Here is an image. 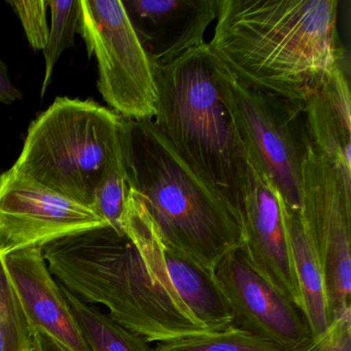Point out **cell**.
<instances>
[{
    "mask_svg": "<svg viewBox=\"0 0 351 351\" xmlns=\"http://www.w3.org/2000/svg\"><path fill=\"white\" fill-rule=\"evenodd\" d=\"M57 281L147 342L209 332L184 305L166 273L161 239L141 199L130 189L123 233L110 225L85 230L42 248Z\"/></svg>",
    "mask_w": 351,
    "mask_h": 351,
    "instance_id": "6da1fadb",
    "label": "cell"
},
{
    "mask_svg": "<svg viewBox=\"0 0 351 351\" xmlns=\"http://www.w3.org/2000/svg\"><path fill=\"white\" fill-rule=\"evenodd\" d=\"M338 0H217L213 56L247 87L305 104L339 69Z\"/></svg>",
    "mask_w": 351,
    "mask_h": 351,
    "instance_id": "7a4b0ae2",
    "label": "cell"
},
{
    "mask_svg": "<svg viewBox=\"0 0 351 351\" xmlns=\"http://www.w3.org/2000/svg\"><path fill=\"white\" fill-rule=\"evenodd\" d=\"M129 188L149 211L164 243L203 266H215L243 244L239 217L160 134L153 120L123 124Z\"/></svg>",
    "mask_w": 351,
    "mask_h": 351,
    "instance_id": "3957f363",
    "label": "cell"
},
{
    "mask_svg": "<svg viewBox=\"0 0 351 351\" xmlns=\"http://www.w3.org/2000/svg\"><path fill=\"white\" fill-rule=\"evenodd\" d=\"M153 69L158 93L154 125L241 221L247 156L221 98L208 44Z\"/></svg>",
    "mask_w": 351,
    "mask_h": 351,
    "instance_id": "277c9868",
    "label": "cell"
},
{
    "mask_svg": "<svg viewBox=\"0 0 351 351\" xmlns=\"http://www.w3.org/2000/svg\"><path fill=\"white\" fill-rule=\"evenodd\" d=\"M123 124L124 118L94 100L57 97L30 124L12 168L92 208L106 166L122 152Z\"/></svg>",
    "mask_w": 351,
    "mask_h": 351,
    "instance_id": "5b68a950",
    "label": "cell"
},
{
    "mask_svg": "<svg viewBox=\"0 0 351 351\" xmlns=\"http://www.w3.org/2000/svg\"><path fill=\"white\" fill-rule=\"evenodd\" d=\"M215 75L247 161L268 176L287 207L300 210L302 166L311 147L305 104L247 87L215 57Z\"/></svg>",
    "mask_w": 351,
    "mask_h": 351,
    "instance_id": "8992f818",
    "label": "cell"
},
{
    "mask_svg": "<svg viewBox=\"0 0 351 351\" xmlns=\"http://www.w3.org/2000/svg\"><path fill=\"white\" fill-rule=\"evenodd\" d=\"M79 34L98 65L104 101L126 120H153L158 93L153 64L121 0H80Z\"/></svg>",
    "mask_w": 351,
    "mask_h": 351,
    "instance_id": "52a82bcc",
    "label": "cell"
},
{
    "mask_svg": "<svg viewBox=\"0 0 351 351\" xmlns=\"http://www.w3.org/2000/svg\"><path fill=\"white\" fill-rule=\"evenodd\" d=\"M300 215L322 265L332 322L351 312V186L312 147L302 166Z\"/></svg>",
    "mask_w": 351,
    "mask_h": 351,
    "instance_id": "ba28073f",
    "label": "cell"
},
{
    "mask_svg": "<svg viewBox=\"0 0 351 351\" xmlns=\"http://www.w3.org/2000/svg\"><path fill=\"white\" fill-rule=\"evenodd\" d=\"M108 223L91 207L57 194L11 168L0 176V256Z\"/></svg>",
    "mask_w": 351,
    "mask_h": 351,
    "instance_id": "9c48e42d",
    "label": "cell"
},
{
    "mask_svg": "<svg viewBox=\"0 0 351 351\" xmlns=\"http://www.w3.org/2000/svg\"><path fill=\"white\" fill-rule=\"evenodd\" d=\"M213 272L231 308L234 326L289 351L301 350L313 338L303 313L261 276L241 247L227 254Z\"/></svg>",
    "mask_w": 351,
    "mask_h": 351,
    "instance_id": "30bf717a",
    "label": "cell"
},
{
    "mask_svg": "<svg viewBox=\"0 0 351 351\" xmlns=\"http://www.w3.org/2000/svg\"><path fill=\"white\" fill-rule=\"evenodd\" d=\"M241 225V250L248 262L302 312L278 192L268 176L248 161Z\"/></svg>",
    "mask_w": 351,
    "mask_h": 351,
    "instance_id": "8fae6325",
    "label": "cell"
},
{
    "mask_svg": "<svg viewBox=\"0 0 351 351\" xmlns=\"http://www.w3.org/2000/svg\"><path fill=\"white\" fill-rule=\"evenodd\" d=\"M153 65H164L204 42L217 0H121Z\"/></svg>",
    "mask_w": 351,
    "mask_h": 351,
    "instance_id": "7c38bea8",
    "label": "cell"
},
{
    "mask_svg": "<svg viewBox=\"0 0 351 351\" xmlns=\"http://www.w3.org/2000/svg\"><path fill=\"white\" fill-rule=\"evenodd\" d=\"M3 258L32 334L45 332L71 351H92L42 248L19 250Z\"/></svg>",
    "mask_w": 351,
    "mask_h": 351,
    "instance_id": "4fadbf2b",
    "label": "cell"
},
{
    "mask_svg": "<svg viewBox=\"0 0 351 351\" xmlns=\"http://www.w3.org/2000/svg\"><path fill=\"white\" fill-rule=\"evenodd\" d=\"M349 79L339 69L305 102L311 147L336 166L351 186V104Z\"/></svg>",
    "mask_w": 351,
    "mask_h": 351,
    "instance_id": "5bb4252c",
    "label": "cell"
},
{
    "mask_svg": "<svg viewBox=\"0 0 351 351\" xmlns=\"http://www.w3.org/2000/svg\"><path fill=\"white\" fill-rule=\"evenodd\" d=\"M161 256L172 287L201 324L208 330L234 326L233 313L213 270L162 239Z\"/></svg>",
    "mask_w": 351,
    "mask_h": 351,
    "instance_id": "9a60e30c",
    "label": "cell"
},
{
    "mask_svg": "<svg viewBox=\"0 0 351 351\" xmlns=\"http://www.w3.org/2000/svg\"><path fill=\"white\" fill-rule=\"evenodd\" d=\"M279 195V194H278ZM293 270L302 301V313L312 337L330 326L322 265L311 239L304 227L300 210L287 207L279 196Z\"/></svg>",
    "mask_w": 351,
    "mask_h": 351,
    "instance_id": "2e32d148",
    "label": "cell"
},
{
    "mask_svg": "<svg viewBox=\"0 0 351 351\" xmlns=\"http://www.w3.org/2000/svg\"><path fill=\"white\" fill-rule=\"evenodd\" d=\"M60 287L92 351H153L143 337L127 330L108 314L81 301L61 285Z\"/></svg>",
    "mask_w": 351,
    "mask_h": 351,
    "instance_id": "e0dca14e",
    "label": "cell"
},
{
    "mask_svg": "<svg viewBox=\"0 0 351 351\" xmlns=\"http://www.w3.org/2000/svg\"><path fill=\"white\" fill-rule=\"evenodd\" d=\"M153 351H289L236 326L157 343Z\"/></svg>",
    "mask_w": 351,
    "mask_h": 351,
    "instance_id": "ac0fdd59",
    "label": "cell"
},
{
    "mask_svg": "<svg viewBox=\"0 0 351 351\" xmlns=\"http://www.w3.org/2000/svg\"><path fill=\"white\" fill-rule=\"evenodd\" d=\"M47 3L51 9L52 21L48 43L46 48L43 50L46 69L43 81L42 96L45 95L50 85L55 65L61 55L75 45L80 21V0H50Z\"/></svg>",
    "mask_w": 351,
    "mask_h": 351,
    "instance_id": "d6986e66",
    "label": "cell"
},
{
    "mask_svg": "<svg viewBox=\"0 0 351 351\" xmlns=\"http://www.w3.org/2000/svg\"><path fill=\"white\" fill-rule=\"evenodd\" d=\"M129 192L130 188L121 152V155L106 166L96 186L92 208L108 225L122 233Z\"/></svg>",
    "mask_w": 351,
    "mask_h": 351,
    "instance_id": "ffe728a7",
    "label": "cell"
},
{
    "mask_svg": "<svg viewBox=\"0 0 351 351\" xmlns=\"http://www.w3.org/2000/svg\"><path fill=\"white\" fill-rule=\"evenodd\" d=\"M27 36L30 46L34 50H44L48 43L50 27L47 21V0H32V1H9Z\"/></svg>",
    "mask_w": 351,
    "mask_h": 351,
    "instance_id": "44dd1931",
    "label": "cell"
},
{
    "mask_svg": "<svg viewBox=\"0 0 351 351\" xmlns=\"http://www.w3.org/2000/svg\"><path fill=\"white\" fill-rule=\"evenodd\" d=\"M299 351H351V312L332 320L326 332Z\"/></svg>",
    "mask_w": 351,
    "mask_h": 351,
    "instance_id": "7402d4cb",
    "label": "cell"
},
{
    "mask_svg": "<svg viewBox=\"0 0 351 351\" xmlns=\"http://www.w3.org/2000/svg\"><path fill=\"white\" fill-rule=\"evenodd\" d=\"M0 320L16 322L29 328L27 319L22 310L19 298L14 289L1 256H0Z\"/></svg>",
    "mask_w": 351,
    "mask_h": 351,
    "instance_id": "603a6c76",
    "label": "cell"
},
{
    "mask_svg": "<svg viewBox=\"0 0 351 351\" xmlns=\"http://www.w3.org/2000/svg\"><path fill=\"white\" fill-rule=\"evenodd\" d=\"M0 351H34V336L26 326L0 320Z\"/></svg>",
    "mask_w": 351,
    "mask_h": 351,
    "instance_id": "cb8c5ba5",
    "label": "cell"
},
{
    "mask_svg": "<svg viewBox=\"0 0 351 351\" xmlns=\"http://www.w3.org/2000/svg\"><path fill=\"white\" fill-rule=\"evenodd\" d=\"M22 98L21 91L14 86L10 79L7 65L0 59V102L12 104Z\"/></svg>",
    "mask_w": 351,
    "mask_h": 351,
    "instance_id": "d4e9b609",
    "label": "cell"
},
{
    "mask_svg": "<svg viewBox=\"0 0 351 351\" xmlns=\"http://www.w3.org/2000/svg\"><path fill=\"white\" fill-rule=\"evenodd\" d=\"M34 336V351H71L43 332H36Z\"/></svg>",
    "mask_w": 351,
    "mask_h": 351,
    "instance_id": "484cf974",
    "label": "cell"
}]
</instances>
